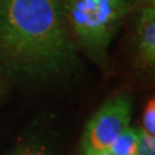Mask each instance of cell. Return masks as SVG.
Here are the masks:
<instances>
[{"mask_svg": "<svg viewBox=\"0 0 155 155\" xmlns=\"http://www.w3.org/2000/svg\"><path fill=\"white\" fill-rule=\"evenodd\" d=\"M78 67L62 0H0V75L43 83Z\"/></svg>", "mask_w": 155, "mask_h": 155, "instance_id": "obj_1", "label": "cell"}, {"mask_svg": "<svg viewBox=\"0 0 155 155\" xmlns=\"http://www.w3.org/2000/svg\"><path fill=\"white\" fill-rule=\"evenodd\" d=\"M62 5L79 52L107 71L111 45L134 0H62Z\"/></svg>", "mask_w": 155, "mask_h": 155, "instance_id": "obj_2", "label": "cell"}, {"mask_svg": "<svg viewBox=\"0 0 155 155\" xmlns=\"http://www.w3.org/2000/svg\"><path fill=\"white\" fill-rule=\"evenodd\" d=\"M133 102L127 92L109 97L89 118L80 141V155H94L107 150L129 127Z\"/></svg>", "mask_w": 155, "mask_h": 155, "instance_id": "obj_3", "label": "cell"}, {"mask_svg": "<svg viewBox=\"0 0 155 155\" xmlns=\"http://www.w3.org/2000/svg\"><path fill=\"white\" fill-rule=\"evenodd\" d=\"M132 13L134 61L142 70L155 71V7H141Z\"/></svg>", "mask_w": 155, "mask_h": 155, "instance_id": "obj_4", "label": "cell"}, {"mask_svg": "<svg viewBox=\"0 0 155 155\" xmlns=\"http://www.w3.org/2000/svg\"><path fill=\"white\" fill-rule=\"evenodd\" d=\"M140 142V128L129 127L119 134V137L107 149L111 155H137Z\"/></svg>", "mask_w": 155, "mask_h": 155, "instance_id": "obj_5", "label": "cell"}, {"mask_svg": "<svg viewBox=\"0 0 155 155\" xmlns=\"http://www.w3.org/2000/svg\"><path fill=\"white\" fill-rule=\"evenodd\" d=\"M140 130L149 137H155V97L150 98L145 105Z\"/></svg>", "mask_w": 155, "mask_h": 155, "instance_id": "obj_6", "label": "cell"}, {"mask_svg": "<svg viewBox=\"0 0 155 155\" xmlns=\"http://www.w3.org/2000/svg\"><path fill=\"white\" fill-rule=\"evenodd\" d=\"M137 155H155V137H149L140 130Z\"/></svg>", "mask_w": 155, "mask_h": 155, "instance_id": "obj_7", "label": "cell"}, {"mask_svg": "<svg viewBox=\"0 0 155 155\" xmlns=\"http://www.w3.org/2000/svg\"><path fill=\"white\" fill-rule=\"evenodd\" d=\"M9 155H48L45 153V150L38 146V145H22V146H19L18 149H16L12 154Z\"/></svg>", "mask_w": 155, "mask_h": 155, "instance_id": "obj_8", "label": "cell"}, {"mask_svg": "<svg viewBox=\"0 0 155 155\" xmlns=\"http://www.w3.org/2000/svg\"><path fill=\"white\" fill-rule=\"evenodd\" d=\"M141 7H155V0H134L133 11Z\"/></svg>", "mask_w": 155, "mask_h": 155, "instance_id": "obj_9", "label": "cell"}, {"mask_svg": "<svg viewBox=\"0 0 155 155\" xmlns=\"http://www.w3.org/2000/svg\"><path fill=\"white\" fill-rule=\"evenodd\" d=\"M94 155H111V153L109 151V150H105V151H101V153L94 154Z\"/></svg>", "mask_w": 155, "mask_h": 155, "instance_id": "obj_10", "label": "cell"}]
</instances>
